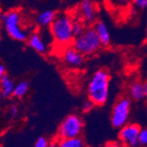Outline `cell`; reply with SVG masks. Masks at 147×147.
<instances>
[{"label":"cell","instance_id":"obj_3","mask_svg":"<svg viewBox=\"0 0 147 147\" xmlns=\"http://www.w3.org/2000/svg\"><path fill=\"white\" fill-rule=\"evenodd\" d=\"M3 26L7 34L18 42H25L30 35V32L21 11L11 9L3 13Z\"/></svg>","mask_w":147,"mask_h":147},{"label":"cell","instance_id":"obj_28","mask_svg":"<svg viewBox=\"0 0 147 147\" xmlns=\"http://www.w3.org/2000/svg\"><path fill=\"white\" fill-rule=\"evenodd\" d=\"M3 97H4V95H3V92H2V91L0 90V102L2 101V99H3Z\"/></svg>","mask_w":147,"mask_h":147},{"label":"cell","instance_id":"obj_26","mask_svg":"<svg viewBox=\"0 0 147 147\" xmlns=\"http://www.w3.org/2000/svg\"><path fill=\"white\" fill-rule=\"evenodd\" d=\"M3 28H4L3 26V12L0 10V32H1Z\"/></svg>","mask_w":147,"mask_h":147},{"label":"cell","instance_id":"obj_9","mask_svg":"<svg viewBox=\"0 0 147 147\" xmlns=\"http://www.w3.org/2000/svg\"><path fill=\"white\" fill-rule=\"evenodd\" d=\"M62 59L65 65L70 68L81 67L85 61V57L78 51L72 45H69L63 48L62 52Z\"/></svg>","mask_w":147,"mask_h":147},{"label":"cell","instance_id":"obj_25","mask_svg":"<svg viewBox=\"0 0 147 147\" xmlns=\"http://www.w3.org/2000/svg\"><path fill=\"white\" fill-rule=\"evenodd\" d=\"M10 113H11V115H12V116H15L17 114H18V108L16 106H11V111H10Z\"/></svg>","mask_w":147,"mask_h":147},{"label":"cell","instance_id":"obj_30","mask_svg":"<svg viewBox=\"0 0 147 147\" xmlns=\"http://www.w3.org/2000/svg\"><path fill=\"white\" fill-rule=\"evenodd\" d=\"M0 81H1V80H0Z\"/></svg>","mask_w":147,"mask_h":147},{"label":"cell","instance_id":"obj_2","mask_svg":"<svg viewBox=\"0 0 147 147\" xmlns=\"http://www.w3.org/2000/svg\"><path fill=\"white\" fill-rule=\"evenodd\" d=\"M52 42L57 47L65 48L71 45L75 38L73 34L72 15L68 13H58L55 20L49 28Z\"/></svg>","mask_w":147,"mask_h":147},{"label":"cell","instance_id":"obj_4","mask_svg":"<svg viewBox=\"0 0 147 147\" xmlns=\"http://www.w3.org/2000/svg\"><path fill=\"white\" fill-rule=\"evenodd\" d=\"M71 45L84 57L95 55L102 48L100 38L93 26H87L86 30L73 40Z\"/></svg>","mask_w":147,"mask_h":147},{"label":"cell","instance_id":"obj_5","mask_svg":"<svg viewBox=\"0 0 147 147\" xmlns=\"http://www.w3.org/2000/svg\"><path fill=\"white\" fill-rule=\"evenodd\" d=\"M84 129V122L77 114L68 115L61 122L57 129V139H72L80 138Z\"/></svg>","mask_w":147,"mask_h":147},{"label":"cell","instance_id":"obj_12","mask_svg":"<svg viewBox=\"0 0 147 147\" xmlns=\"http://www.w3.org/2000/svg\"><path fill=\"white\" fill-rule=\"evenodd\" d=\"M94 28L100 41L101 42V45L103 48H107L110 46L111 44V34L109 32V29L108 28L107 24L103 20H97L94 25L92 26Z\"/></svg>","mask_w":147,"mask_h":147},{"label":"cell","instance_id":"obj_19","mask_svg":"<svg viewBox=\"0 0 147 147\" xmlns=\"http://www.w3.org/2000/svg\"><path fill=\"white\" fill-rule=\"evenodd\" d=\"M95 105L93 104L89 99H87L86 100H85L82 104V107H81V109H82V111L84 113H88L90 111L92 110V109L94 108Z\"/></svg>","mask_w":147,"mask_h":147},{"label":"cell","instance_id":"obj_8","mask_svg":"<svg viewBox=\"0 0 147 147\" xmlns=\"http://www.w3.org/2000/svg\"><path fill=\"white\" fill-rule=\"evenodd\" d=\"M78 14L86 26L94 25L98 20V7L93 0H81L78 8Z\"/></svg>","mask_w":147,"mask_h":147},{"label":"cell","instance_id":"obj_15","mask_svg":"<svg viewBox=\"0 0 147 147\" xmlns=\"http://www.w3.org/2000/svg\"><path fill=\"white\" fill-rule=\"evenodd\" d=\"M59 147H87L85 140L80 137L72 139L59 140Z\"/></svg>","mask_w":147,"mask_h":147},{"label":"cell","instance_id":"obj_6","mask_svg":"<svg viewBox=\"0 0 147 147\" xmlns=\"http://www.w3.org/2000/svg\"><path fill=\"white\" fill-rule=\"evenodd\" d=\"M131 111V100L129 96L120 97L113 106L111 110V123L114 128L121 129L127 123Z\"/></svg>","mask_w":147,"mask_h":147},{"label":"cell","instance_id":"obj_1","mask_svg":"<svg viewBox=\"0 0 147 147\" xmlns=\"http://www.w3.org/2000/svg\"><path fill=\"white\" fill-rule=\"evenodd\" d=\"M110 79L109 72L105 69L97 70L91 76L86 87V93L88 99L96 107H101L108 101Z\"/></svg>","mask_w":147,"mask_h":147},{"label":"cell","instance_id":"obj_21","mask_svg":"<svg viewBox=\"0 0 147 147\" xmlns=\"http://www.w3.org/2000/svg\"><path fill=\"white\" fill-rule=\"evenodd\" d=\"M48 144H49L48 139L45 138L44 137H41L36 140L34 147H47Z\"/></svg>","mask_w":147,"mask_h":147},{"label":"cell","instance_id":"obj_13","mask_svg":"<svg viewBox=\"0 0 147 147\" xmlns=\"http://www.w3.org/2000/svg\"><path fill=\"white\" fill-rule=\"evenodd\" d=\"M57 13L53 10H45L36 16V23L42 28H49L55 20Z\"/></svg>","mask_w":147,"mask_h":147},{"label":"cell","instance_id":"obj_11","mask_svg":"<svg viewBox=\"0 0 147 147\" xmlns=\"http://www.w3.org/2000/svg\"><path fill=\"white\" fill-rule=\"evenodd\" d=\"M128 96L131 100L140 101L144 99V84L141 80H134L128 86Z\"/></svg>","mask_w":147,"mask_h":147},{"label":"cell","instance_id":"obj_27","mask_svg":"<svg viewBox=\"0 0 147 147\" xmlns=\"http://www.w3.org/2000/svg\"><path fill=\"white\" fill-rule=\"evenodd\" d=\"M144 99L147 100V79L144 82Z\"/></svg>","mask_w":147,"mask_h":147},{"label":"cell","instance_id":"obj_10","mask_svg":"<svg viewBox=\"0 0 147 147\" xmlns=\"http://www.w3.org/2000/svg\"><path fill=\"white\" fill-rule=\"evenodd\" d=\"M26 41L32 49L41 55H45L49 50V43L42 33L32 32Z\"/></svg>","mask_w":147,"mask_h":147},{"label":"cell","instance_id":"obj_23","mask_svg":"<svg viewBox=\"0 0 147 147\" xmlns=\"http://www.w3.org/2000/svg\"><path fill=\"white\" fill-rule=\"evenodd\" d=\"M6 75V69L4 64H0V80Z\"/></svg>","mask_w":147,"mask_h":147},{"label":"cell","instance_id":"obj_18","mask_svg":"<svg viewBox=\"0 0 147 147\" xmlns=\"http://www.w3.org/2000/svg\"><path fill=\"white\" fill-rule=\"evenodd\" d=\"M140 147H147V127L142 128V129H141Z\"/></svg>","mask_w":147,"mask_h":147},{"label":"cell","instance_id":"obj_16","mask_svg":"<svg viewBox=\"0 0 147 147\" xmlns=\"http://www.w3.org/2000/svg\"><path fill=\"white\" fill-rule=\"evenodd\" d=\"M73 19V34L74 36H78L79 34H81L88 26L81 20V18L79 17V15L77 13V16H72Z\"/></svg>","mask_w":147,"mask_h":147},{"label":"cell","instance_id":"obj_22","mask_svg":"<svg viewBox=\"0 0 147 147\" xmlns=\"http://www.w3.org/2000/svg\"><path fill=\"white\" fill-rule=\"evenodd\" d=\"M103 147H127V146L124 145L120 141H109V142L107 143Z\"/></svg>","mask_w":147,"mask_h":147},{"label":"cell","instance_id":"obj_17","mask_svg":"<svg viewBox=\"0 0 147 147\" xmlns=\"http://www.w3.org/2000/svg\"><path fill=\"white\" fill-rule=\"evenodd\" d=\"M29 89V84L28 81H21L15 86L13 90V96L16 98H22L26 94Z\"/></svg>","mask_w":147,"mask_h":147},{"label":"cell","instance_id":"obj_29","mask_svg":"<svg viewBox=\"0 0 147 147\" xmlns=\"http://www.w3.org/2000/svg\"><path fill=\"white\" fill-rule=\"evenodd\" d=\"M145 34H146V38H147V20H146V24H145Z\"/></svg>","mask_w":147,"mask_h":147},{"label":"cell","instance_id":"obj_24","mask_svg":"<svg viewBox=\"0 0 147 147\" xmlns=\"http://www.w3.org/2000/svg\"><path fill=\"white\" fill-rule=\"evenodd\" d=\"M47 147H59V140H51L49 141Z\"/></svg>","mask_w":147,"mask_h":147},{"label":"cell","instance_id":"obj_14","mask_svg":"<svg viewBox=\"0 0 147 147\" xmlns=\"http://www.w3.org/2000/svg\"><path fill=\"white\" fill-rule=\"evenodd\" d=\"M0 86H1V91L3 92V95L5 98H10L13 95V90H14V84L12 80L5 75L0 81Z\"/></svg>","mask_w":147,"mask_h":147},{"label":"cell","instance_id":"obj_7","mask_svg":"<svg viewBox=\"0 0 147 147\" xmlns=\"http://www.w3.org/2000/svg\"><path fill=\"white\" fill-rule=\"evenodd\" d=\"M141 129V126L138 123H127L119 130V141L127 147H140Z\"/></svg>","mask_w":147,"mask_h":147},{"label":"cell","instance_id":"obj_20","mask_svg":"<svg viewBox=\"0 0 147 147\" xmlns=\"http://www.w3.org/2000/svg\"><path fill=\"white\" fill-rule=\"evenodd\" d=\"M134 7L138 10H146L147 9V0H132Z\"/></svg>","mask_w":147,"mask_h":147}]
</instances>
